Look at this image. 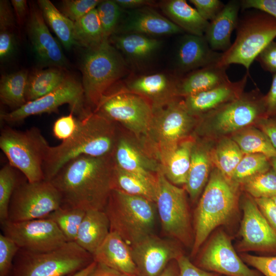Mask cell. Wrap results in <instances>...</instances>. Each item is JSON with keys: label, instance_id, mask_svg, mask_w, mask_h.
I'll return each instance as SVG.
<instances>
[{"label": "cell", "instance_id": "cell-1", "mask_svg": "<svg viewBox=\"0 0 276 276\" xmlns=\"http://www.w3.org/2000/svg\"><path fill=\"white\" fill-rule=\"evenodd\" d=\"M114 168L112 155H81L67 162L50 180L61 207L104 211L113 189Z\"/></svg>", "mask_w": 276, "mask_h": 276}, {"label": "cell", "instance_id": "cell-2", "mask_svg": "<svg viewBox=\"0 0 276 276\" xmlns=\"http://www.w3.org/2000/svg\"><path fill=\"white\" fill-rule=\"evenodd\" d=\"M78 120L71 138L48 147L42 166L45 180L50 181L65 164L78 156L112 155L118 139L114 122L95 112Z\"/></svg>", "mask_w": 276, "mask_h": 276}, {"label": "cell", "instance_id": "cell-3", "mask_svg": "<svg viewBox=\"0 0 276 276\" xmlns=\"http://www.w3.org/2000/svg\"><path fill=\"white\" fill-rule=\"evenodd\" d=\"M265 117V95L256 88L198 117L192 135L212 141L230 137Z\"/></svg>", "mask_w": 276, "mask_h": 276}, {"label": "cell", "instance_id": "cell-4", "mask_svg": "<svg viewBox=\"0 0 276 276\" xmlns=\"http://www.w3.org/2000/svg\"><path fill=\"white\" fill-rule=\"evenodd\" d=\"M239 186L213 167L195 211L193 254L211 233L231 216L237 203Z\"/></svg>", "mask_w": 276, "mask_h": 276}, {"label": "cell", "instance_id": "cell-5", "mask_svg": "<svg viewBox=\"0 0 276 276\" xmlns=\"http://www.w3.org/2000/svg\"><path fill=\"white\" fill-rule=\"evenodd\" d=\"M198 120L180 98L153 108L151 123L140 140L141 145L160 164L180 142L192 135Z\"/></svg>", "mask_w": 276, "mask_h": 276}, {"label": "cell", "instance_id": "cell-6", "mask_svg": "<svg viewBox=\"0 0 276 276\" xmlns=\"http://www.w3.org/2000/svg\"><path fill=\"white\" fill-rule=\"evenodd\" d=\"M82 86L85 104L90 111L103 96L125 75L127 65L119 50L104 38L99 44L86 49L81 62Z\"/></svg>", "mask_w": 276, "mask_h": 276}, {"label": "cell", "instance_id": "cell-7", "mask_svg": "<svg viewBox=\"0 0 276 276\" xmlns=\"http://www.w3.org/2000/svg\"><path fill=\"white\" fill-rule=\"evenodd\" d=\"M155 203L113 189L104 209L110 232L129 246L151 235L155 221Z\"/></svg>", "mask_w": 276, "mask_h": 276}, {"label": "cell", "instance_id": "cell-8", "mask_svg": "<svg viewBox=\"0 0 276 276\" xmlns=\"http://www.w3.org/2000/svg\"><path fill=\"white\" fill-rule=\"evenodd\" d=\"M93 261V256L75 242H67L57 249L45 252L19 249L10 276H71Z\"/></svg>", "mask_w": 276, "mask_h": 276}, {"label": "cell", "instance_id": "cell-9", "mask_svg": "<svg viewBox=\"0 0 276 276\" xmlns=\"http://www.w3.org/2000/svg\"><path fill=\"white\" fill-rule=\"evenodd\" d=\"M236 37L231 47L222 55L217 64L229 66L242 65L248 71L262 50L276 37V18L254 9L239 17Z\"/></svg>", "mask_w": 276, "mask_h": 276}, {"label": "cell", "instance_id": "cell-10", "mask_svg": "<svg viewBox=\"0 0 276 276\" xmlns=\"http://www.w3.org/2000/svg\"><path fill=\"white\" fill-rule=\"evenodd\" d=\"M49 146L35 127L24 131L6 127L1 133L0 148L9 164L29 182L45 180L42 166Z\"/></svg>", "mask_w": 276, "mask_h": 276}, {"label": "cell", "instance_id": "cell-11", "mask_svg": "<svg viewBox=\"0 0 276 276\" xmlns=\"http://www.w3.org/2000/svg\"><path fill=\"white\" fill-rule=\"evenodd\" d=\"M93 112L120 123L139 140L147 134L153 116V108L148 100L124 89H109Z\"/></svg>", "mask_w": 276, "mask_h": 276}, {"label": "cell", "instance_id": "cell-12", "mask_svg": "<svg viewBox=\"0 0 276 276\" xmlns=\"http://www.w3.org/2000/svg\"><path fill=\"white\" fill-rule=\"evenodd\" d=\"M185 191L170 182L159 169L155 203L162 229L169 236L189 245L192 238Z\"/></svg>", "mask_w": 276, "mask_h": 276}, {"label": "cell", "instance_id": "cell-13", "mask_svg": "<svg viewBox=\"0 0 276 276\" xmlns=\"http://www.w3.org/2000/svg\"><path fill=\"white\" fill-rule=\"evenodd\" d=\"M60 196L50 181H19L10 200L8 220L44 218L61 206Z\"/></svg>", "mask_w": 276, "mask_h": 276}, {"label": "cell", "instance_id": "cell-14", "mask_svg": "<svg viewBox=\"0 0 276 276\" xmlns=\"http://www.w3.org/2000/svg\"><path fill=\"white\" fill-rule=\"evenodd\" d=\"M68 104L71 112L82 119L91 111L86 107L82 84L71 76L47 95L9 112L1 113V119L9 124L18 123L33 115L56 111L58 107Z\"/></svg>", "mask_w": 276, "mask_h": 276}, {"label": "cell", "instance_id": "cell-15", "mask_svg": "<svg viewBox=\"0 0 276 276\" xmlns=\"http://www.w3.org/2000/svg\"><path fill=\"white\" fill-rule=\"evenodd\" d=\"M0 224L2 233L26 251H49L67 242L56 223L48 218L19 222L7 220Z\"/></svg>", "mask_w": 276, "mask_h": 276}, {"label": "cell", "instance_id": "cell-16", "mask_svg": "<svg viewBox=\"0 0 276 276\" xmlns=\"http://www.w3.org/2000/svg\"><path fill=\"white\" fill-rule=\"evenodd\" d=\"M129 247L139 276H159L171 262L182 255L173 242L153 234Z\"/></svg>", "mask_w": 276, "mask_h": 276}, {"label": "cell", "instance_id": "cell-17", "mask_svg": "<svg viewBox=\"0 0 276 276\" xmlns=\"http://www.w3.org/2000/svg\"><path fill=\"white\" fill-rule=\"evenodd\" d=\"M200 264L206 270L229 276H259L241 260L227 236L222 232L210 241L201 257Z\"/></svg>", "mask_w": 276, "mask_h": 276}, {"label": "cell", "instance_id": "cell-18", "mask_svg": "<svg viewBox=\"0 0 276 276\" xmlns=\"http://www.w3.org/2000/svg\"><path fill=\"white\" fill-rule=\"evenodd\" d=\"M45 22L39 8L32 5L28 30L36 59L42 66L63 69L67 64L66 58Z\"/></svg>", "mask_w": 276, "mask_h": 276}, {"label": "cell", "instance_id": "cell-19", "mask_svg": "<svg viewBox=\"0 0 276 276\" xmlns=\"http://www.w3.org/2000/svg\"><path fill=\"white\" fill-rule=\"evenodd\" d=\"M112 156L116 166L156 186L160 165L142 145L125 137L118 138Z\"/></svg>", "mask_w": 276, "mask_h": 276}, {"label": "cell", "instance_id": "cell-20", "mask_svg": "<svg viewBox=\"0 0 276 276\" xmlns=\"http://www.w3.org/2000/svg\"><path fill=\"white\" fill-rule=\"evenodd\" d=\"M241 226L244 246L264 251H276V231L264 216L254 199L247 196L242 201Z\"/></svg>", "mask_w": 276, "mask_h": 276}, {"label": "cell", "instance_id": "cell-21", "mask_svg": "<svg viewBox=\"0 0 276 276\" xmlns=\"http://www.w3.org/2000/svg\"><path fill=\"white\" fill-rule=\"evenodd\" d=\"M222 55V52L215 51L210 48L204 35L187 33L179 41L175 57V66L178 73L187 74L218 63Z\"/></svg>", "mask_w": 276, "mask_h": 276}, {"label": "cell", "instance_id": "cell-22", "mask_svg": "<svg viewBox=\"0 0 276 276\" xmlns=\"http://www.w3.org/2000/svg\"><path fill=\"white\" fill-rule=\"evenodd\" d=\"M117 31L120 34L136 33L148 36L171 35L183 32L181 28L150 7L127 11Z\"/></svg>", "mask_w": 276, "mask_h": 276}, {"label": "cell", "instance_id": "cell-23", "mask_svg": "<svg viewBox=\"0 0 276 276\" xmlns=\"http://www.w3.org/2000/svg\"><path fill=\"white\" fill-rule=\"evenodd\" d=\"M249 73L239 80L231 81L211 89L183 98L182 101L188 111L199 117L224 103L239 97L244 91Z\"/></svg>", "mask_w": 276, "mask_h": 276}, {"label": "cell", "instance_id": "cell-24", "mask_svg": "<svg viewBox=\"0 0 276 276\" xmlns=\"http://www.w3.org/2000/svg\"><path fill=\"white\" fill-rule=\"evenodd\" d=\"M178 79L156 73L137 77L127 87L129 91L143 97L155 108L180 98L177 89Z\"/></svg>", "mask_w": 276, "mask_h": 276}, {"label": "cell", "instance_id": "cell-25", "mask_svg": "<svg viewBox=\"0 0 276 276\" xmlns=\"http://www.w3.org/2000/svg\"><path fill=\"white\" fill-rule=\"evenodd\" d=\"M194 136L190 167L185 185L186 191L193 201L206 186L214 167L211 155L213 141Z\"/></svg>", "mask_w": 276, "mask_h": 276}, {"label": "cell", "instance_id": "cell-26", "mask_svg": "<svg viewBox=\"0 0 276 276\" xmlns=\"http://www.w3.org/2000/svg\"><path fill=\"white\" fill-rule=\"evenodd\" d=\"M93 257L97 263L128 276H139L129 246L114 232H110Z\"/></svg>", "mask_w": 276, "mask_h": 276}, {"label": "cell", "instance_id": "cell-27", "mask_svg": "<svg viewBox=\"0 0 276 276\" xmlns=\"http://www.w3.org/2000/svg\"><path fill=\"white\" fill-rule=\"evenodd\" d=\"M240 9V1H229L218 15L209 22L204 36L213 50L224 53L231 47V35L237 27Z\"/></svg>", "mask_w": 276, "mask_h": 276}, {"label": "cell", "instance_id": "cell-28", "mask_svg": "<svg viewBox=\"0 0 276 276\" xmlns=\"http://www.w3.org/2000/svg\"><path fill=\"white\" fill-rule=\"evenodd\" d=\"M228 67L217 63L187 74L178 79L177 85L178 97L183 98L229 81L226 72Z\"/></svg>", "mask_w": 276, "mask_h": 276}, {"label": "cell", "instance_id": "cell-29", "mask_svg": "<svg viewBox=\"0 0 276 276\" xmlns=\"http://www.w3.org/2000/svg\"><path fill=\"white\" fill-rule=\"evenodd\" d=\"M110 232L109 219L103 210L86 211L75 242L92 256Z\"/></svg>", "mask_w": 276, "mask_h": 276}, {"label": "cell", "instance_id": "cell-30", "mask_svg": "<svg viewBox=\"0 0 276 276\" xmlns=\"http://www.w3.org/2000/svg\"><path fill=\"white\" fill-rule=\"evenodd\" d=\"M112 42L119 51L133 63L145 62L159 51L162 41L157 39L136 33L120 34L111 37Z\"/></svg>", "mask_w": 276, "mask_h": 276}, {"label": "cell", "instance_id": "cell-31", "mask_svg": "<svg viewBox=\"0 0 276 276\" xmlns=\"http://www.w3.org/2000/svg\"><path fill=\"white\" fill-rule=\"evenodd\" d=\"M167 18L188 34L203 36L209 24L185 0H169L161 3Z\"/></svg>", "mask_w": 276, "mask_h": 276}, {"label": "cell", "instance_id": "cell-32", "mask_svg": "<svg viewBox=\"0 0 276 276\" xmlns=\"http://www.w3.org/2000/svg\"><path fill=\"white\" fill-rule=\"evenodd\" d=\"M195 136L191 135L180 142L160 163L166 178L176 185H185L190 169L191 155Z\"/></svg>", "mask_w": 276, "mask_h": 276}, {"label": "cell", "instance_id": "cell-33", "mask_svg": "<svg viewBox=\"0 0 276 276\" xmlns=\"http://www.w3.org/2000/svg\"><path fill=\"white\" fill-rule=\"evenodd\" d=\"M42 16L64 48L71 49L78 44L75 35V23L58 10L49 0L37 1Z\"/></svg>", "mask_w": 276, "mask_h": 276}, {"label": "cell", "instance_id": "cell-34", "mask_svg": "<svg viewBox=\"0 0 276 276\" xmlns=\"http://www.w3.org/2000/svg\"><path fill=\"white\" fill-rule=\"evenodd\" d=\"M211 155L214 167L231 180L244 154L230 137H224L213 141Z\"/></svg>", "mask_w": 276, "mask_h": 276}, {"label": "cell", "instance_id": "cell-35", "mask_svg": "<svg viewBox=\"0 0 276 276\" xmlns=\"http://www.w3.org/2000/svg\"><path fill=\"white\" fill-rule=\"evenodd\" d=\"M67 76L63 68L58 67L38 70L29 74L26 90L27 102L54 90L62 83Z\"/></svg>", "mask_w": 276, "mask_h": 276}, {"label": "cell", "instance_id": "cell-36", "mask_svg": "<svg viewBox=\"0 0 276 276\" xmlns=\"http://www.w3.org/2000/svg\"><path fill=\"white\" fill-rule=\"evenodd\" d=\"M29 74L27 70H21L2 77L0 99L3 104L15 110L27 103L26 90Z\"/></svg>", "mask_w": 276, "mask_h": 276}, {"label": "cell", "instance_id": "cell-37", "mask_svg": "<svg viewBox=\"0 0 276 276\" xmlns=\"http://www.w3.org/2000/svg\"><path fill=\"white\" fill-rule=\"evenodd\" d=\"M230 137L245 154H262L269 158L276 156V150L266 134L255 125L246 127Z\"/></svg>", "mask_w": 276, "mask_h": 276}, {"label": "cell", "instance_id": "cell-38", "mask_svg": "<svg viewBox=\"0 0 276 276\" xmlns=\"http://www.w3.org/2000/svg\"><path fill=\"white\" fill-rule=\"evenodd\" d=\"M113 189L130 195L141 196L154 202L156 200V186L127 172L114 164Z\"/></svg>", "mask_w": 276, "mask_h": 276}, {"label": "cell", "instance_id": "cell-39", "mask_svg": "<svg viewBox=\"0 0 276 276\" xmlns=\"http://www.w3.org/2000/svg\"><path fill=\"white\" fill-rule=\"evenodd\" d=\"M74 23L75 39L78 44L87 49L99 44L104 39L96 8Z\"/></svg>", "mask_w": 276, "mask_h": 276}, {"label": "cell", "instance_id": "cell-40", "mask_svg": "<svg viewBox=\"0 0 276 276\" xmlns=\"http://www.w3.org/2000/svg\"><path fill=\"white\" fill-rule=\"evenodd\" d=\"M85 213L78 209L60 206L45 218L56 223L67 242H75Z\"/></svg>", "mask_w": 276, "mask_h": 276}, {"label": "cell", "instance_id": "cell-41", "mask_svg": "<svg viewBox=\"0 0 276 276\" xmlns=\"http://www.w3.org/2000/svg\"><path fill=\"white\" fill-rule=\"evenodd\" d=\"M269 158L262 154H245L236 168L231 180L239 185L245 180L271 168Z\"/></svg>", "mask_w": 276, "mask_h": 276}, {"label": "cell", "instance_id": "cell-42", "mask_svg": "<svg viewBox=\"0 0 276 276\" xmlns=\"http://www.w3.org/2000/svg\"><path fill=\"white\" fill-rule=\"evenodd\" d=\"M240 185L254 199L276 196V174L271 168L245 180Z\"/></svg>", "mask_w": 276, "mask_h": 276}, {"label": "cell", "instance_id": "cell-43", "mask_svg": "<svg viewBox=\"0 0 276 276\" xmlns=\"http://www.w3.org/2000/svg\"><path fill=\"white\" fill-rule=\"evenodd\" d=\"M15 169L8 163L0 170V222L8 219L9 203L18 182Z\"/></svg>", "mask_w": 276, "mask_h": 276}, {"label": "cell", "instance_id": "cell-44", "mask_svg": "<svg viewBox=\"0 0 276 276\" xmlns=\"http://www.w3.org/2000/svg\"><path fill=\"white\" fill-rule=\"evenodd\" d=\"M104 38L109 39L117 32L123 12L115 0L101 1L96 7Z\"/></svg>", "mask_w": 276, "mask_h": 276}, {"label": "cell", "instance_id": "cell-45", "mask_svg": "<svg viewBox=\"0 0 276 276\" xmlns=\"http://www.w3.org/2000/svg\"><path fill=\"white\" fill-rule=\"evenodd\" d=\"M100 0H65L62 2L61 12L75 22L96 8Z\"/></svg>", "mask_w": 276, "mask_h": 276}, {"label": "cell", "instance_id": "cell-46", "mask_svg": "<svg viewBox=\"0 0 276 276\" xmlns=\"http://www.w3.org/2000/svg\"><path fill=\"white\" fill-rule=\"evenodd\" d=\"M19 249L12 239L0 234V276H10L13 261Z\"/></svg>", "mask_w": 276, "mask_h": 276}, {"label": "cell", "instance_id": "cell-47", "mask_svg": "<svg viewBox=\"0 0 276 276\" xmlns=\"http://www.w3.org/2000/svg\"><path fill=\"white\" fill-rule=\"evenodd\" d=\"M78 120L71 112L66 116H61L55 121L53 126L54 136L62 141L71 138L78 127Z\"/></svg>", "mask_w": 276, "mask_h": 276}, {"label": "cell", "instance_id": "cell-48", "mask_svg": "<svg viewBox=\"0 0 276 276\" xmlns=\"http://www.w3.org/2000/svg\"><path fill=\"white\" fill-rule=\"evenodd\" d=\"M243 259L264 276H276V256L243 255Z\"/></svg>", "mask_w": 276, "mask_h": 276}, {"label": "cell", "instance_id": "cell-49", "mask_svg": "<svg viewBox=\"0 0 276 276\" xmlns=\"http://www.w3.org/2000/svg\"><path fill=\"white\" fill-rule=\"evenodd\" d=\"M199 14L204 20L210 22L221 12L224 4L219 0H190Z\"/></svg>", "mask_w": 276, "mask_h": 276}, {"label": "cell", "instance_id": "cell-50", "mask_svg": "<svg viewBox=\"0 0 276 276\" xmlns=\"http://www.w3.org/2000/svg\"><path fill=\"white\" fill-rule=\"evenodd\" d=\"M255 60L265 71L273 74L276 73V41L269 43L259 54Z\"/></svg>", "mask_w": 276, "mask_h": 276}, {"label": "cell", "instance_id": "cell-51", "mask_svg": "<svg viewBox=\"0 0 276 276\" xmlns=\"http://www.w3.org/2000/svg\"><path fill=\"white\" fill-rule=\"evenodd\" d=\"M16 47V39L10 30H0V59L5 61L13 54Z\"/></svg>", "mask_w": 276, "mask_h": 276}, {"label": "cell", "instance_id": "cell-52", "mask_svg": "<svg viewBox=\"0 0 276 276\" xmlns=\"http://www.w3.org/2000/svg\"><path fill=\"white\" fill-rule=\"evenodd\" d=\"M240 2L242 10L256 9L276 18V0H243Z\"/></svg>", "mask_w": 276, "mask_h": 276}, {"label": "cell", "instance_id": "cell-53", "mask_svg": "<svg viewBox=\"0 0 276 276\" xmlns=\"http://www.w3.org/2000/svg\"><path fill=\"white\" fill-rule=\"evenodd\" d=\"M176 261L178 267V276H213L211 273L194 265L187 257L182 255Z\"/></svg>", "mask_w": 276, "mask_h": 276}, {"label": "cell", "instance_id": "cell-54", "mask_svg": "<svg viewBox=\"0 0 276 276\" xmlns=\"http://www.w3.org/2000/svg\"><path fill=\"white\" fill-rule=\"evenodd\" d=\"M256 204L267 221L276 231V204L269 198L254 199Z\"/></svg>", "mask_w": 276, "mask_h": 276}, {"label": "cell", "instance_id": "cell-55", "mask_svg": "<svg viewBox=\"0 0 276 276\" xmlns=\"http://www.w3.org/2000/svg\"><path fill=\"white\" fill-rule=\"evenodd\" d=\"M255 126L266 134L276 150V117H263Z\"/></svg>", "mask_w": 276, "mask_h": 276}, {"label": "cell", "instance_id": "cell-56", "mask_svg": "<svg viewBox=\"0 0 276 276\" xmlns=\"http://www.w3.org/2000/svg\"><path fill=\"white\" fill-rule=\"evenodd\" d=\"M15 25L14 16L9 3L0 1V30H10Z\"/></svg>", "mask_w": 276, "mask_h": 276}, {"label": "cell", "instance_id": "cell-57", "mask_svg": "<svg viewBox=\"0 0 276 276\" xmlns=\"http://www.w3.org/2000/svg\"><path fill=\"white\" fill-rule=\"evenodd\" d=\"M267 117H276V73L272 74L271 84L268 93L265 95Z\"/></svg>", "mask_w": 276, "mask_h": 276}, {"label": "cell", "instance_id": "cell-58", "mask_svg": "<svg viewBox=\"0 0 276 276\" xmlns=\"http://www.w3.org/2000/svg\"><path fill=\"white\" fill-rule=\"evenodd\" d=\"M117 3L123 9L133 10L145 7H150L154 2L149 0H115Z\"/></svg>", "mask_w": 276, "mask_h": 276}, {"label": "cell", "instance_id": "cell-59", "mask_svg": "<svg viewBox=\"0 0 276 276\" xmlns=\"http://www.w3.org/2000/svg\"><path fill=\"white\" fill-rule=\"evenodd\" d=\"M11 3L13 7L18 23L22 24L27 14V1L26 0H12Z\"/></svg>", "mask_w": 276, "mask_h": 276}, {"label": "cell", "instance_id": "cell-60", "mask_svg": "<svg viewBox=\"0 0 276 276\" xmlns=\"http://www.w3.org/2000/svg\"><path fill=\"white\" fill-rule=\"evenodd\" d=\"M88 276H128L100 264L97 265Z\"/></svg>", "mask_w": 276, "mask_h": 276}, {"label": "cell", "instance_id": "cell-61", "mask_svg": "<svg viewBox=\"0 0 276 276\" xmlns=\"http://www.w3.org/2000/svg\"><path fill=\"white\" fill-rule=\"evenodd\" d=\"M173 261L171 262L166 267L164 270L159 276H178V265H176L173 263Z\"/></svg>", "mask_w": 276, "mask_h": 276}, {"label": "cell", "instance_id": "cell-62", "mask_svg": "<svg viewBox=\"0 0 276 276\" xmlns=\"http://www.w3.org/2000/svg\"><path fill=\"white\" fill-rule=\"evenodd\" d=\"M97 262L93 261L87 266L71 276H88L97 265Z\"/></svg>", "mask_w": 276, "mask_h": 276}, {"label": "cell", "instance_id": "cell-63", "mask_svg": "<svg viewBox=\"0 0 276 276\" xmlns=\"http://www.w3.org/2000/svg\"><path fill=\"white\" fill-rule=\"evenodd\" d=\"M269 160L271 167L276 174V156L270 158Z\"/></svg>", "mask_w": 276, "mask_h": 276}, {"label": "cell", "instance_id": "cell-64", "mask_svg": "<svg viewBox=\"0 0 276 276\" xmlns=\"http://www.w3.org/2000/svg\"><path fill=\"white\" fill-rule=\"evenodd\" d=\"M276 204V196H274L271 198Z\"/></svg>", "mask_w": 276, "mask_h": 276}]
</instances>
